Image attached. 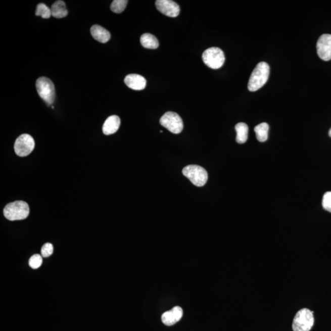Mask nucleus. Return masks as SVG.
Here are the masks:
<instances>
[{
  "label": "nucleus",
  "mask_w": 331,
  "mask_h": 331,
  "mask_svg": "<svg viewBox=\"0 0 331 331\" xmlns=\"http://www.w3.org/2000/svg\"><path fill=\"white\" fill-rule=\"evenodd\" d=\"M270 67L267 63H259L250 76L248 89L250 91H256L263 87L269 79Z\"/></svg>",
  "instance_id": "1"
},
{
  "label": "nucleus",
  "mask_w": 331,
  "mask_h": 331,
  "mask_svg": "<svg viewBox=\"0 0 331 331\" xmlns=\"http://www.w3.org/2000/svg\"><path fill=\"white\" fill-rule=\"evenodd\" d=\"M5 217L10 221L24 220L30 214V208L27 203L22 201L8 204L5 207Z\"/></svg>",
  "instance_id": "2"
},
{
  "label": "nucleus",
  "mask_w": 331,
  "mask_h": 331,
  "mask_svg": "<svg viewBox=\"0 0 331 331\" xmlns=\"http://www.w3.org/2000/svg\"><path fill=\"white\" fill-rule=\"evenodd\" d=\"M314 324L313 312L309 309H302L296 313L293 321V331H310Z\"/></svg>",
  "instance_id": "3"
},
{
  "label": "nucleus",
  "mask_w": 331,
  "mask_h": 331,
  "mask_svg": "<svg viewBox=\"0 0 331 331\" xmlns=\"http://www.w3.org/2000/svg\"><path fill=\"white\" fill-rule=\"evenodd\" d=\"M36 87L40 97L48 105H53L56 98V90L53 82L47 77H39L36 80Z\"/></svg>",
  "instance_id": "4"
},
{
  "label": "nucleus",
  "mask_w": 331,
  "mask_h": 331,
  "mask_svg": "<svg viewBox=\"0 0 331 331\" xmlns=\"http://www.w3.org/2000/svg\"><path fill=\"white\" fill-rule=\"evenodd\" d=\"M182 173L194 185L203 186L208 179V174L205 169L198 165H188L183 169Z\"/></svg>",
  "instance_id": "5"
},
{
  "label": "nucleus",
  "mask_w": 331,
  "mask_h": 331,
  "mask_svg": "<svg viewBox=\"0 0 331 331\" xmlns=\"http://www.w3.org/2000/svg\"><path fill=\"white\" fill-rule=\"evenodd\" d=\"M203 60L208 67L217 70L224 65L225 57L220 48L213 47L204 52Z\"/></svg>",
  "instance_id": "6"
},
{
  "label": "nucleus",
  "mask_w": 331,
  "mask_h": 331,
  "mask_svg": "<svg viewBox=\"0 0 331 331\" xmlns=\"http://www.w3.org/2000/svg\"><path fill=\"white\" fill-rule=\"evenodd\" d=\"M160 123L164 127L174 134H179L183 130V121L175 112H166L161 118Z\"/></svg>",
  "instance_id": "7"
},
{
  "label": "nucleus",
  "mask_w": 331,
  "mask_h": 331,
  "mask_svg": "<svg viewBox=\"0 0 331 331\" xmlns=\"http://www.w3.org/2000/svg\"><path fill=\"white\" fill-rule=\"evenodd\" d=\"M35 146L33 138L29 134L21 135L16 140L14 150L19 157H26L30 154Z\"/></svg>",
  "instance_id": "8"
},
{
  "label": "nucleus",
  "mask_w": 331,
  "mask_h": 331,
  "mask_svg": "<svg viewBox=\"0 0 331 331\" xmlns=\"http://www.w3.org/2000/svg\"><path fill=\"white\" fill-rule=\"evenodd\" d=\"M316 50L321 60L324 61L331 60V34H324L319 37L316 44Z\"/></svg>",
  "instance_id": "9"
},
{
  "label": "nucleus",
  "mask_w": 331,
  "mask_h": 331,
  "mask_svg": "<svg viewBox=\"0 0 331 331\" xmlns=\"http://www.w3.org/2000/svg\"><path fill=\"white\" fill-rule=\"evenodd\" d=\"M157 10L164 15L170 17H176L179 15L180 7L171 0H157L155 2Z\"/></svg>",
  "instance_id": "10"
},
{
  "label": "nucleus",
  "mask_w": 331,
  "mask_h": 331,
  "mask_svg": "<svg viewBox=\"0 0 331 331\" xmlns=\"http://www.w3.org/2000/svg\"><path fill=\"white\" fill-rule=\"evenodd\" d=\"M182 316V308L176 306L172 308L171 310L164 313L162 316V320L166 326H171L179 321Z\"/></svg>",
  "instance_id": "11"
},
{
  "label": "nucleus",
  "mask_w": 331,
  "mask_h": 331,
  "mask_svg": "<svg viewBox=\"0 0 331 331\" xmlns=\"http://www.w3.org/2000/svg\"><path fill=\"white\" fill-rule=\"evenodd\" d=\"M125 84L134 90H143L146 87V79L139 74H131L125 77Z\"/></svg>",
  "instance_id": "12"
},
{
  "label": "nucleus",
  "mask_w": 331,
  "mask_h": 331,
  "mask_svg": "<svg viewBox=\"0 0 331 331\" xmlns=\"http://www.w3.org/2000/svg\"><path fill=\"white\" fill-rule=\"evenodd\" d=\"M120 118L117 116L109 117L105 121L103 126V133L106 135L114 134L119 129L120 126Z\"/></svg>",
  "instance_id": "13"
},
{
  "label": "nucleus",
  "mask_w": 331,
  "mask_h": 331,
  "mask_svg": "<svg viewBox=\"0 0 331 331\" xmlns=\"http://www.w3.org/2000/svg\"><path fill=\"white\" fill-rule=\"evenodd\" d=\"M90 32L93 38L100 42L106 43L111 39V33L102 26L98 25L92 26Z\"/></svg>",
  "instance_id": "14"
},
{
  "label": "nucleus",
  "mask_w": 331,
  "mask_h": 331,
  "mask_svg": "<svg viewBox=\"0 0 331 331\" xmlns=\"http://www.w3.org/2000/svg\"><path fill=\"white\" fill-rule=\"evenodd\" d=\"M52 16L55 18L62 19L68 16V11L66 9L65 3L63 1H57L52 6Z\"/></svg>",
  "instance_id": "15"
},
{
  "label": "nucleus",
  "mask_w": 331,
  "mask_h": 331,
  "mask_svg": "<svg viewBox=\"0 0 331 331\" xmlns=\"http://www.w3.org/2000/svg\"><path fill=\"white\" fill-rule=\"evenodd\" d=\"M140 41L144 48L149 50H155L159 46L157 37L150 33L143 34L140 37Z\"/></svg>",
  "instance_id": "16"
},
{
  "label": "nucleus",
  "mask_w": 331,
  "mask_h": 331,
  "mask_svg": "<svg viewBox=\"0 0 331 331\" xmlns=\"http://www.w3.org/2000/svg\"><path fill=\"white\" fill-rule=\"evenodd\" d=\"M237 136H236V141L238 143L244 144L248 139L249 136V127L248 125L245 123H239L235 126Z\"/></svg>",
  "instance_id": "17"
},
{
  "label": "nucleus",
  "mask_w": 331,
  "mask_h": 331,
  "mask_svg": "<svg viewBox=\"0 0 331 331\" xmlns=\"http://www.w3.org/2000/svg\"><path fill=\"white\" fill-rule=\"evenodd\" d=\"M269 129V125L266 123H262L255 126L254 131L258 141L263 143L268 139Z\"/></svg>",
  "instance_id": "18"
},
{
  "label": "nucleus",
  "mask_w": 331,
  "mask_h": 331,
  "mask_svg": "<svg viewBox=\"0 0 331 331\" xmlns=\"http://www.w3.org/2000/svg\"><path fill=\"white\" fill-rule=\"evenodd\" d=\"M35 14L43 19H50L52 16L51 9L44 4H39L37 6Z\"/></svg>",
  "instance_id": "19"
},
{
  "label": "nucleus",
  "mask_w": 331,
  "mask_h": 331,
  "mask_svg": "<svg viewBox=\"0 0 331 331\" xmlns=\"http://www.w3.org/2000/svg\"><path fill=\"white\" fill-rule=\"evenodd\" d=\"M127 0H114L111 6V10L115 13H122L128 4Z\"/></svg>",
  "instance_id": "20"
},
{
  "label": "nucleus",
  "mask_w": 331,
  "mask_h": 331,
  "mask_svg": "<svg viewBox=\"0 0 331 331\" xmlns=\"http://www.w3.org/2000/svg\"><path fill=\"white\" fill-rule=\"evenodd\" d=\"M42 259L41 256L38 254L34 255L30 258L29 266L31 268L36 269L41 266Z\"/></svg>",
  "instance_id": "21"
},
{
  "label": "nucleus",
  "mask_w": 331,
  "mask_h": 331,
  "mask_svg": "<svg viewBox=\"0 0 331 331\" xmlns=\"http://www.w3.org/2000/svg\"><path fill=\"white\" fill-rule=\"evenodd\" d=\"M322 205L326 211L331 213V192H327L324 194Z\"/></svg>",
  "instance_id": "22"
},
{
  "label": "nucleus",
  "mask_w": 331,
  "mask_h": 331,
  "mask_svg": "<svg viewBox=\"0 0 331 331\" xmlns=\"http://www.w3.org/2000/svg\"><path fill=\"white\" fill-rule=\"evenodd\" d=\"M54 251L53 246L50 243H46L42 246L41 249V255L43 257H50Z\"/></svg>",
  "instance_id": "23"
},
{
  "label": "nucleus",
  "mask_w": 331,
  "mask_h": 331,
  "mask_svg": "<svg viewBox=\"0 0 331 331\" xmlns=\"http://www.w3.org/2000/svg\"><path fill=\"white\" fill-rule=\"evenodd\" d=\"M329 136L331 137V128L330 129V130L329 131Z\"/></svg>",
  "instance_id": "24"
}]
</instances>
